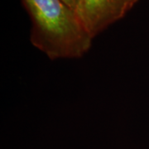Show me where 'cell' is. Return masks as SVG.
<instances>
[{"mask_svg":"<svg viewBox=\"0 0 149 149\" xmlns=\"http://www.w3.org/2000/svg\"><path fill=\"white\" fill-rule=\"evenodd\" d=\"M30 17V42L52 61L81 58L94 39L61 0H21Z\"/></svg>","mask_w":149,"mask_h":149,"instance_id":"cell-1","label":"cell"},{"mask_svg":"<svg viewBox=\"0 0 149 149\" xmlns=\"http://www.w3.org/2000/svg\"><path fill=\"white\" fill-rule=\"evenodd\" d=\"M139 0H78L75 13L93 38L132 9Z\"/></svg>","mask_w":149,"mask_h":149,"instance_id":"cell-2","label":"cell"},{"mask_svg":"<svg viewBox=\"0 0 149 149\" xmlns=\"http://www.w3.org/2000/svg\"><path fill=\"white\" fill-rule=\"evenodd\" d=\"M61 1H63L66 5H68L70 8H71L72 9L75 11V8L77 5L78 0H61Z\"/></svg>","mask_w":149,"mask_h":149,"instance_id":"cell-3","label":"cell"}]
</instances>
